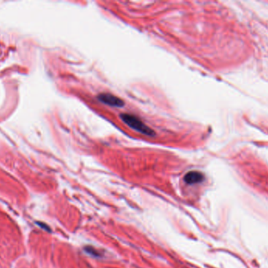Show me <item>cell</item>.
I'll use <instances>...</instances> for the list:
<instances>
[{
	"label": "cell",
	"mask_w": 268,
	"mask_h": 268,
	"mask_svg": "<svg viewBox=\"0 0 268 268\" xmlns=\"http://www.w3.org/2000/svg\"><path fill=\"white\" fill-rule=\"evenodd\" d=\"M120 117L125 124H127L130 128L135 130L136 131L141 132V134L147 135V136H154L155 135L154 130L147 127L141 119H139L136 116L129 114V113H122L120 115Z\"/></svg>",
	"instance_id": "obj_1"
},
{
	"label": "cell",
	"mask_w": 268,
	"mask_h": 268,
	"mask_svg": "<svg viewBox=\"0 0 268 268\" xmlns=\"http://www.w3.org/2000/svg\"><path fill=\"white\" fill-rule=\"evenodd\" d=\"M97 99L102 103L105 104L107 106H113V107H122L125 105L124 101L122 99H120L117 96H114L111 94H107V93L100 94L97 96Z\"/></svg>",
	"instance_id": "obj_2"
},
{
	"label": "cell",
	"mask_w": 268,
	"mask_h": 268,
	"mask_svg": "<svg viewBox=\"0 0 268 268\" xmlns=\"http://www.w3.org/2000/svg\"><path fill=\"white\" fill-rule=\"evenodd\" d=\"M204 179V175L201 172L192 171L186 174L184 176V181L187 184H196L198 182H201Z\"/></svg>",
	"instance_id": "obj_3"
}]
</instances>
